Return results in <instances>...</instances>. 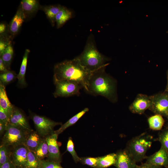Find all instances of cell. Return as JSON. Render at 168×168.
Returning a JSON list of instances; mask_svg holds the SVG:
<instances>
[{
	"label": "cell",
	"instance_id": "6da1fadb",
	"mask_svg": "<svg viewBox=\"0 0 168 168\" xmlns=\"http://www.w3.org/2000/svg\"><path fill=\"white\" fill-rule=\"evenodd\" d=\"M54 79L67 80L75 82L87 91L88 81L91 72L85 69L76 57L55 65Z\"/></svg>",
	"mask_w": 168,
	"mask_h": 168
},
{
	"label": "cell",
	"instance_id": "7a4b0ae2",
	"mask_svg": "<svg viewBox=\"0 0 168 168\" xmlns=\"http://www.w3.org/2000/svg\"><path fill=\"white\" fill-rule=\"evenodd\" d=\"M106 66L91 72L87 92L94 96H104L114 103L117 101L116 82L106 72Z\"/></svg>",
	"mask_w": 168,
	"mask_h": 168
},
{
	"label": "cell",
	"instance_id": "3957f363",
	"mask_svg": "<svg viewBox=\"0 0 168 168\" xmlns=\"http://www.w3.org/2000/svg\"><path fill=\"white\" fill-rule=\"evenodd\" d=\"M77 57L81 65L91 72L107 66L109 61L108 58L98 50L92 34L88 36L83 52Z\"/></svg>",
	"mask_w": 168,
	"mask_h": 168
},
{
	"label": "cell",
	"instance_id": "277c9868",
	"mask_svg": "<svg viewBox=\"0 0 168 168\" xmlns=\"http://www.w3.org/2000/svg\"><path fill=\"white\" fill-rule=\"evenodd\" d=\"M153 141L152 136L143 133L131 139L125 149L136 163L140 162L147 158L146 154Z\"/></svg>",
	"mask_w": 168,
	"mask_h": 168
},
{
	"label": "cell",
	"instance_id": "5b68a950",
	"mask_svg": "<svg viewBox=\"0 0 168 168\" xmlns=\"http://www.w3.org/2000/svg\"><path fill=\"white\" fill-rule=\"evenodd\" d=\"M30 132L8 124L2 138V144L14 147L24 145Z\"/></svg>",
	"mask_w": 168,
	"mask_h": 168
},
{
	"label": "cell",
	"instance_id": "8992f818",
	"mask_svg": "<svg viewBox=\"0 0 168 168\" xmlns=\"http://www.w3.org/2000/svg\"><path fill=\"white\" fill-rule=\"evenodd\" d=\"M54 80L56 88L53 95L55 98L79 96L80 94V90L83 88L81 86L73 82L55 79Z\"/></svg>",
	"mask_w": 168,
	"mask_h": 168
},
{
	"label": "cell",
	"instance_id": "52a82bcc",
	"mask_svg": "<svg viewBox=\"0 0 168 168\" xmlns=\"http://www.w3.org/2000/svg\"><path fill=\"white\" fill-rule=\"evenodd\" d=\"M149 97L151 105L149 109L155 114L168 117V93L165 91Z\"/></svg>",
	"mask_w": 168,
	"mask_h": 168
},
{
	"label": "cell",
	"instance_id": "ba28073f",
	"mask_svg": "<svg viewBox=\"0 0 168 168\" xmlns=\"http://www.w3.org/2000/svg\"><path fill=\"white\" fill-rule=\"evenodd\" d=\"M37 132L42 137L45 138L54 133V127L57 125H62L61 123L53 121L47 118L34 114L32 116Z\"/></svg>",
	"mask_w": 168,
	"mask_h": 168
},
{
	"label": "cell",
	"instance_id": "9c48e42d",
	"mask_svg": "<svg viewBox=\"0 0 168 168\" xmlns=\"http://www.w3.org/2000/svg\"><path fill=\"white\" fill-rule=\"evenodd\" d=\"M151 105L149 96L139 94L129 107V110L133 113L142 114L149 109Z\"/></svg>",
	"mask_w": 168,
	"mask_h": 168
},
{
	"label": "cell",
	"instance_id": "30bf717a",
	"mask_svg": "<svg viewBox=\"0 0 168 168\" xmlns=\"http://www.w3.org/2000/svg\"><path fill=\"white\" fill-rule=\"evenodd\" d=\"M58 135L54 133L45 138L48 146L49 155L47 160L60 163V154L57 139Z\"/></svg>",
	"mask_w": 168,
	"mask_h": 168
},
{
	"label": "cell",
	"instance_id": "8fae6325",
	"mask_svg": "<svg viewBox=\"0 0 168 168\" xmlns=\"http://www.w3.org/2000/svg\"><path fill=\"white\" fill-rule=\"evenodd\" d=\"M145 163L161 167L168 166V152L162 147L153 154L147 156Z\"/></svg>",
	"mask_w": 168,
	"mask_h": 168
},
{
	"label": "cell",
	"instance_id": "7c38bea8",
	"mask_svg": "<svg viewBox=\"0 0 168 168\" xmlns=\"http://www.w3.org/2000/svg\"><path fill=\"white\" fill-rule=\"evenodd\" d=\"M14 148L11 159L16 166L25 168L27 161L28 149L24 145Z\"/></svg>",
	"mask_w": 168,
	"mask_h": 168
},
{
	"label": "cell",
	"instance_id": "4fadbf2b",
	"mask_svg": "<svg viewBox=\"0 0 168 168\" xmlns=\"http://www.w3.org/2000/svg\"><path fill=\"white\" fill-rule=\"evenodd\" d=\"M9 124L31 132L32 130L25 116L21 111L15 106H14L12 113L9 118Z\"/></svg>",
	"mask_w": 168,
	"mask_h": 168
},
{
	"label": "cell",
	"instance_id": "5bb4252c",
	"mask_svg": "<svg viewBox=\"0 0 168 168\" xmlns=\"http://www.w3.org/2000/svg\"><path fill=\"white\" fill-rule=\"evenodd\" d=\"M116 168H136L137 165L126 149L117 153Z\"/></svg>",
	"mask_w": 168,
	"mask_h": 168
},
{
	"label": "cell",
	"instance_id": "9a60e30c",
	"mask_svg": "<svg viewBox=\"0 0 168 168\" xmlns=\"http://www.w3.org/2000/svg\"><path fill=\"white\" fill-rule=\"evenodd\" d=\"M26 18L24 12L20 6L12 19L9 26V31L11 34L14 35L18 33Z\"/></svg>",
	"mask_w": 168,
	"mask_h": 168
},
{
	"label": "cell",
	"instance_id": "2e32d148",
	"mask_svg": "<svg viewBox=\"0 0 168 168\" xmlns=\"http://www.w3.org/2000/svg\"><path fill=\"white\" fill-rule=\"evenodd\" d=\"M0 106L7 113L10 118L14 106L12 104L9 100L5 86L1 83H0Z\"/></svg>",
	"mask_w": 168,
	"mask_h": 168
},
{
	"label": "cell",
	"instance_id": "e0dca14e",
	"mask_svg": "<svg viewBox=\"0 0 168 168\" xmlns=\"http://www.w3.org/2000/svg\"><path fill=\"white\" fill-rule=\"evenodd\" d=\"M20 6L26 17L35 13L40 7L39 2L36 0H22L21 2Z\"/></svg>",
	"mask_w": 168,
	"mask_h": 168
},
{
	"label": "cell",
	"instance_id": "ac0fdd59",
	"mask_svg": "<svg viewBox=\"0 0 168 168\" xmlns=\"http://www.w3.org/2000/svg\"><path fill=\"white\" fill-rule=\"evenodd\" d=\"M72 16V14L71 11L67 7L61 6L55 18L57 28H59L62 27Z\"/></svg>",
	"mask_w": 168,
	"mask_h": 168
},
{
	"label": "cell",
	"instance_id": "d6986e66",
	"mask_svg": "<svg viewBox=\"0 0 168 168\" xmlns=\"http://www.w3.org/2000/svg\"><path fill=\"white\" fill-rule=\"evenodd\" d=\"M30 52L29 49H26L23 57L19 72L16 76V78L18 79V84L21 86H26V85L25 76L28 58Z\"/></svg>",
	"mask_w": 168,
	"mask_h": 168
},
{
	"label": "cell",
	"instance_id": "ffe728a7",
	"mask_svg": "<svg viewBox=\"0 0 168 168\" xmlns=\"http://www.w3.org/2000/svg\"><path fill=\"white\" fill-rule=\"evenodd\" d=\"M37 132L30 133L24 144L29 150L35 152L42 138Z\"/></svg>",
	"mask_w": 168,
	"mask_h": 168
},
{
	"label": "cell",
	"instance_id": "44dd1931",
	"mask_svg": "<svg viewBox=\"0 0 168 168\" xmlns=\"http://www.w3.org/2000/svg\"><path fill=\"white\" fill-rule=\"evenodd\" d=\"M117 157V153H112L104 156L99 157L96 168H106L114 165Z\"/></svg>",
	"mask_w": 168,
	"mask_h": 168
},
{
	"label": "cell",
	"instance_id": "7402d4cb",
	"mask_svg": "<svg viewBox=\"0 0 168 168\" xmlns=\"http://www.w3.org/2000/svg\"><path fill=\"white\" fill-rule=\"evenodd\" d=\"M89 111V109L86 108L82 111L73 116L58 130L54 131V133L59 135L65 129L70 126L74 124L86 112Z\"/></svg>",
	"mask_w": 168,
	"mask_h": 168
},
{
	"label": "cell",
	"instance_id": "603a6c76",
	"mask_svg": "<svg viewBox=\"0 0 168 168\" xmlns=\"http://www.w3.org/2000/svg\"><path fill=\"white\" fill-rule=\"evenodd\" d=\"M61 6L59 5H50L43 7L42 10L53 26L55 22L56 16L59 12Z\"/></svg>",
	"mask_w": 168,
	"mask_h": 168
},
{
	"label": "cell",
	"instance_id": "cb8c5ba5",
	"mask_svg": "<svg viewBox=\"0 0 168 168\" xmlns=\"http://www.w3.org/2000/svg\"><path fill=\"white\" fill-rule=\"evenodd\" d=\"M148 122L151 129L153 130H159L162 128L164 120L161 115L155 114L148 119Z\"/></svg>",
	"mask_w": 168,
	"mask_h": 168
},
{
	"label": "cell",
	"instance_id": "d4e9b609",
	"mask_svg": "<svg viewBox=\"0 0 168 168\" xmlns=\"http://www.w3.org/2000/svg\"><path fill=\"white\" fill-rule=\"evenodd\" d=\"M34 153L40 160H43L49 155L48 146L46 139H42Z\"/></svg>",
	"mask_w": 168,
	"mask_h": 168
},
{
	"label": "cell",
	"instance_id": "484cf974",
	"mask_svg": "<svg viewBox=\"0 0 168 168\" xmlns=\"http://www.w3.org/2000/svg\"><path fill=\"white\" fill-rule=\"evenodd\" d=\"M13 54V49L11 44L9 45L0 55L7 69H10V64Z\"/></svg>",
	"mask_w": 168,
	"mask_h": 168
},
{
	"label": "cell",
	"instance_id": "4316f807",
	"mask_svg": "<svg viewBox=\"0 0 168 168\" xmlns=\"http://www.w3.org/2000/svg\"><path fill=\"white\" fill-rule=\"evenodd\" d=\"M40 160L34 152L28 149L27 161L25 168H39Z\"/></svg>",
	"mask_w": 168,
	"mask_h": 168
},
{
	"label": "cell",
	"instance_id": "83f0119b",
	"mask_svg": "<svg viewBox=\"0 0 168 168\" xmlns=\"http://www.w3.org/2000/svg\"><path fill=\"white\" fill-rule=\"evenodd\" d=\"M16 76L15 73L9 70L7 71L0 73V83L5 86L13 81Z\"/></svg>",
	"mask_w": 168,
	"mask_h": 168
},
{
	"label": "cell",
	"instance_id": "f1b7e54d",
	"mask_svg": "<svg viewBox=\"0 0 168 168\" xmlns=\"http://www.w3.org/2000/svg\"><path fill=\"white\" fill-rule=\"evenodd\" d=\"M8 146L2 144L0 147V167L10 158Z\"/></svg>",
	"mask_w": 168,
	"mask_h": 168
},
{
	"label": "cell",
	"instance_id": "f546056e",
	"mask_svg": "<svg viewBox=\"0 0 168 168\" xmlns=\"http://www.w3.org/2000/svg\"><path fill=\"white\" fill-rule=\"evenodd\" d=\"M39 168H63L60 163L50 161L48 160H40Z\"/></svg>",
	"mask_w": 168,
	"mask_h": 168
},
{
	"label": "cell",
	"instance_id": "4dcf8cb0",
	"mask_svg": "<svg viewBox=\"0 0 168 168\" xmlns=\"http://www.w3.org/2000/svg\"><path fill=\"white\" fill-rule=\"evenodd\" d=\"M67 150L72 155L75 162H80L81 159L77 155L74 149V144L71 138H69L67 144Z\"/></svg>",
	"mask_w": 168,
	"mask_h": 168
},
{
	"label": "cell",
	"instance_id": "1f68e13d",
	"mask_svg": "<svg viewBox=\"0 0 168 168\" xmlns=\"http://www.w3.org/2000/svg\"><path fill=\"white\" fill-rule=\"evenodd\" d=\"M163 147L168 152V129L163 131L159 135L158 138Z\"/></svg>",
	"mask_w": 168,
	"mask_h": 168
},
{
	"label": "cell",
	"instance_id": "d6a6232c",
	"mask_svg": "<svg viewBox=\"0 0 168 168\" xmlns=\"http://www.w3.org/2000/svg\"><path fill=\"white\" fill-rule=\"evenodd\" d=\"M99 157H83L81 158L80 162L82 164L96 168Z\"/></svg>",
	"mask_w": 168,
	"mask_h": 168
},
{
	"label": "cell",
	"instance_id": "836d02e7",
	"mask_svg": "<svg viewBox=\"0 0 168 168\" xmlns=\"http://www.w3.org/2000/svg\"><path fill=\"white\" fill-rule=\"evenodd\" d=\"M9 117L5 111L0 106V121L7 126L9 124Z\"/></svg>",
	"mask_w": 168,
	"mask_h": 168
},
{
	"label": "cell",
	"instance_id": "e575fe53",
	"mask_svg": "<svg viewBox=\"0 0 168 168\" xmlns=\"http://www.w3.org/2000/svg\"><path fill=\"white\" fill-rule=\"evenodd\" d=\"M0 168H16V166L10 157L6 162L0 167Z\"/></svg>",
	"mask_w": 168,
	"mask_h": 168
},
{
	"label": "cell",
	"instance_id": "d590c367",
	"mask_svg": "<svg viewBox=\"0 0 168 168\" xmlns=\"http://www.w3.org/2000/svg\"><path fill=\"white\" fill-rule=\"evenodd\" d=\"M10 44V42H6L1 39L0 41V55L6 49L7 46Z\"/></svg>",
	"mask_w": 168,
	"mask_h": 168
},
{
	"label": "cell",
	"instance_id": "8d00e7d4",
	"mask_svg": "<svg viewBox=\"0 0 168 168\" xmlns=\"http://www.w3.org/2000/svg\"><path fill=\"white\" fill-rule=\"evenodd\" d=\"M136 168H161V167L155 166L146 163H142L140 165H137Z\"/></svg>",
	"mask_w": 168,
	"mask_h": 168
},
{
	"label": "cell",
	"instance_id": "74e56055",
	"mask_svg": "<svg viewBox=\"0 0 168 168\" xmlns=\"http://www.w3.org/2000/svg\"><path fill=\"white\" fill-rule=\"evenodd\" d=\"M8 70L6 67L1 57L0 58V71L2 72H5Z\"/></svg>",
	"mask_w": 168,
	"mask_h": 168
},
{
	"label": "cell",
	"instance_id": "f35d334b",
	"mask_svg": "<svg viewBox=\"0 0 168 168\" xmlns=\"http://www.w3.org/2000/svg\"><path fill=\"white\" fill-rule=\"evenodd\" d=\"M7 126L3 123L0 121V133L1 134L6 131Z\"/></svg>",
	"mask_w": 168,
	"mask_h": 168
},
{
	"label": "cell",
	"instance_id": "ab89813d",
	"mask_svg": "<svg viewBox=\"0 0 168 168\" xmlns=\"http://www.w3.org/2000/svg\"><path fill=\"white\" fill-rule=\"evenodd\" d=\"M6 26L4 23L0 24V34L3 33L6 30Z\"/></svg>",
	"mask_w": 168,
	"mask_h": 168
},
{
	"label": "cell",
	"instance_id": "60d3db41",
	"mask_svg": "<svg viewBox=\"0 0 168 168\" xmlns=\"http://www.w3.org/2000/svg\"><path fill=\"white\" fill-rule=\"evenodd\" d=\"M167 85L166 86V88L165 91L168 93V70L167 71Z\"/></svg>",
	"mask_w": 168,
	"mask_h": 168
},
{
	"label": "cell",
	"instance_id": "b9f144b4",
	"mask_svg": "<svg viewBox=\"0 0 168 168\" xmlns=\"http://www.w3.org/2000/svg\"><path fill=\"white\" fill-rule=\"evenodd\" d=\"M16 166V168H25L23 167H21L17 166Z\"/></svg>",
	"mask_w": 168,
	"mask_h": 168
},
{
	"label": "cell",
	"instance_id": "7bdbcfd3",
	"mask_svg": "<svg viewBox=\"0 0 168 168\" xmlns=\"http://www.w3.org/2000/svg\"><path fill=\"white\" fill-rule=\"evenodd\" d=\"M166 168H168V166H167L166 167Z\"/></svg>",
	"mask_w": 168,
	"mask_h": 168
}]
</instances>
